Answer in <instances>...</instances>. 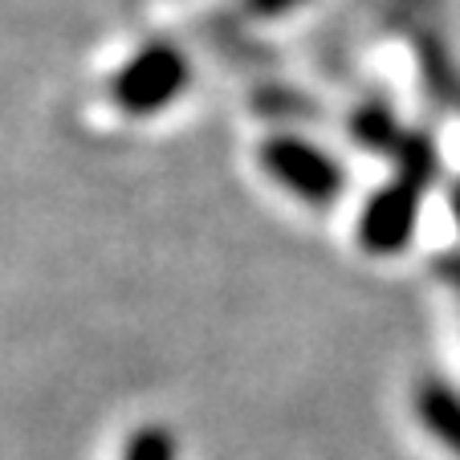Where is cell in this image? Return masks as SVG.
Returning a JSON list of instances; mask_svg holds the SVG:
<instances>
[{"instance_id":"cell-1","label":"cell","mask_w":460,"mask_h":460,"mask_svg":"<svg viewBox=\"0 0 460 460\" xmlns=\"http://www.w3.org/2000/svg\"><path fill=\"white\" fill-rule=\"evenodd\" d=\"M432 167L436 151L424 139L403 143V175L383 191H375L358 220V241L367 252H400L411 241V228L420 217V191L432 180Z\"/></svg>"},{"instance_id":"cell-2","label":"cell","mask_w":460,"mask_h":460,"mask_svg":"<svg viewBox=\"0 0 460 460\" xmlns=\"http://www.w3.org/2000/svg\"><path fill=\"white\" fill-rule=\"evenodd\" d=\"M188 58H183L175 45H147L135 58L114 74L111 82V102L122 114H135V119H147L159 114L164 106H172L175 98L188 90Z\"/></svg>"},{"instance_id":"cell-3","label":"cell","mask_w":460,"mask_h":460,"mask_svg":"<svg viewBox=\"0 0 460 460\" xmlns=\"http://www.w3.org/2000/svg\"><path fill=\"white\" fill-rule=\"evenodd\" d=\"M261 164H265V172H270L281 188H289L294 196H302L305 204H318V208L334 204L339 191L347 188L342 167L322 147H314V143H305V139H294V135H278V139L265 143V147H261Z\"/></svg>"},{"instance_id":"cell-4","label":"cell","mask_w":460,"mask_h":460,"mask_svg":"<svg viewBox=\"0 0 460 460\" xmlns=\"http://www.w3.org/2000/svg\"><path fill=\"white\" fill-rule=\"evenodd\" d=\"M416 411L424 420V428L460 460V395L440 379L420 383L416 391Z\"/></svg>"},{"instance_id":"cell-5","label":"cell","mask_w":460,"mask_h":460,"mask_svg":"<svg viewBox=\"0 0 460 460\" xmlns=\"http://www.w3.org/2000/svg\"><path fill=\"white\" fill-rule=\"evenodd\" d=\"M122 460H175V440L164 424H143L139 432L127 440Z\"/></svg>"},{"instance_id":"cell-6","label":"cell","mask_w":460,"mask_h":460,"mask_svg":"<svg viewBox=\"0 0 460 460\" xmlns=\"http://www.w3.org/2000/svg\"><path fill=\"white\" fill-rule=\"evenodd\" d=\"M302 0H249V9L252 13H261V17H278V13H289V9H297Z\"/></svg>"},{"instance_id":"cell-7","label":"cell","mask_w":460,"mask_h":460,"mask_svg":"<svg viewBox=\"0 0 460 460\" xmlns=\"http://www.w3.org/2000/svg\"><path fill=\"white\" fill-rule=\"evenodd\" d=\"M448 278H452V286L460 289V257H456V261H448Z\"/></svg>"}]
</instances>
